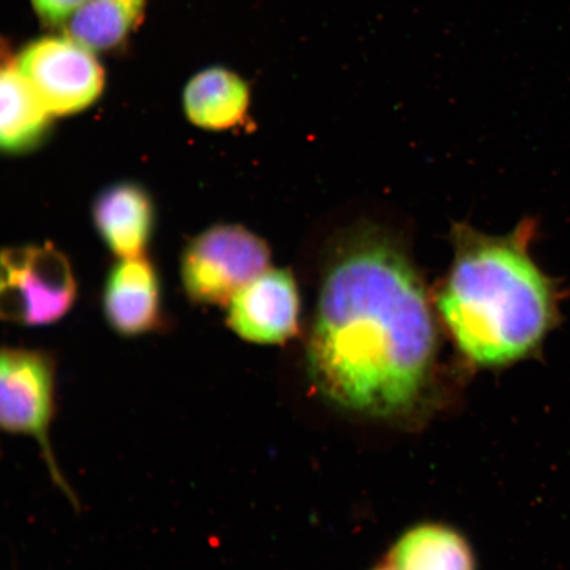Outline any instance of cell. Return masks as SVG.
I'll return each mask as SVG.
<instances>
[{"label": "cell", "mask_w": 570, "mask_h": 570, "mask_svg": "<svg viewBox=\"0 0 570 570\" xmlns=\"http://www.w3.org/2000/svg\"><path fill=\"white\" fill-rule=\"evenodd\" d=\"M434 347L430 302L401 249L370 237L338 255L320 291L308 351L327 397L380 415L401 410L422 387Z\"/></svg>", "instance_id": "6da1fadb"}, {"label": "cell", "mask_w": 570, "mask_h": 570, "mask_svg": "<svg viewBox=\"0 0 570 570\" xmlns=\"http://www.w3.org/2000/svg\"><path fill=\"white\" fill-rule=\"evenodd\" d=\"M534 225L502 237L462 226L438 305L455 344L482 366H504L537 351L559 321V289L534 262Z\"/></svg>", "instance_id": "7a4b0ae2"}, {"label": "cell", "mask_w": 570, "mask_h": 570, "mask_svg": "<svg viewBox=\"0 0 570 570\" xmlns=\"http://www.w3.org/2000/svg\"><path fill=\"white\" fill-rule=\"evenodd\" d=\"M56 413V366L51 355L31 348H0V430L30 438L45 454L49 473L71 501L52 449Z\"/></svg>", "instance_id": "3957f363"}, {"label": "cell", "mask_w": 570, "mask_h": 570, "mask_svg": "<svg viewBox=\"0 0 570 570\" xmlns=\"http://www.w3.org/2000/svg\"><path fill=\"white\" fill-rule=\"evenodd\" d=\"M76 295L70 263L53 245L0 252V318L24 326L49 325L67 315Z\"/></svg>", "instance_id": "277c9868"}, {"label": "cell", "mask_w": 570, "mask_h": 570, "mask_svg": "<svg viewBox=\"0 0 570 570\" xmlns=\"http://www.w3.org/2000/svg\"><path fill=\"white\" fill-rule=\"evenodd\" d=\"M269 248L239 225H217L197 235L181 256V279L190 301L225 305L268 269Z\"/></svg>", "instance_id": "5b68a950"}, {"label": "cell", "mask_w": 570, "mask_h": 570, "mask_svg": "<svg viewBox=\"0 0 570 570\" xmlns=\"http://www.w3.org/2000/svg\"><path fill=\"white\" fill-rule=\"evenodd\" d=\"M17 68L52 116H70L102 95L105 71L96 57L70 38H45L21 52Z\"/></svg>", "instance_id": "8992f818"}, {"label": "cell", "mask_w": 570, "mask_h": 570, "mask_svg": "<svg viewBox=\"0 0 570 570\" xmlns=\"http://www.w3.org/2000/svg\"><path fill=\"white\" fill-rule=\"evenodd\" d=\"M301 297L288 269H267L229 303L227 323L255 344H282L297 331Z\"/></svg>", "instance_id": "52a82bcc"}, {"label": "cell", "mask_w": 570, "mask_h": 570, "mask_svg": "<svg viewBox=\"0 0 570 570\" xmlns=\"http://www.w3.org/2000/svg\"><path fill=\"white\" fill-rule=\"evenodd\" d=\"M158 274L145 256L125 258L107 277L104 309L107 323L125 337L151 333L161 323Z\"/></svg>", "instance_id": "ba28073f"}, {"label": "cell", "mask_w": 570, "mask_h": 570, "mask_svg": "<svg viewBox=\"0 0 570 570\" xmlns=\"http://www.w3.org/2000/svg\"><path fill=\"white\" fill-rule=\"evenodd\" d=\"M92 218L112 253L122 259L137 258L145 254L154 233L153 198L139 184H112L96 198Z\"/></svg>", "instance_id": "9c48e42d"}, {"label": "cell", "mask_w": 570, "mask_h": 570, "mask_svg": "<svg viewBox=\"0 0 570 570\" xmlns=\"http://www.w3.org/2000/svg\"><path fill=\"white\" fill-rule=\"evenodd\" d=\"M252 90L244 77L224 67L199 71L184 90V110L191 124L210 131L244 124Z\"/></svg>", "instance_id": "30bf717a"}, {"label": "cell", "mask_w": 570, "mask_h": 570, "mask_svg": "<svg viewBox=\"0 0 570 570\" xmlns=\"http://www.w3.org/2000/svg\"><path fill=\"white\" fill-rule=\"evenodd\" d=\"M51 117L17 66L0 68V153L20 155L40 147Z\"/></svg>", "instance_id": "8fae6325"}, {"label": "cell", "mask_w": 570, "mask_h": 570, "mask_svg": "<svg viewBox=\"0 0 570 570\" xmlns=\"http://www.w3.org/2000/svg\"><path fill=\"white\" fill-rule=\"evenodd\" d=\"M147 0H85L68 20V38L91 52L109 51L138 27Z\"/></svg>", "instance_id": "7c38bea8"}, {"label": "cell", "mask_w": 570, "mask_h": 570, "mask_svg": "<svg viewBox=\"0 0 570 570\" xmlns=\"http://www.w3.org/2000/svg\"><path fill=\"white\" fill-rule=\"evenodd\" d=\"M395 570H475L465 540L440 525H422L404 534L391 552Z\"/></svg>", "instance_id": "4fadbf2b"}, {"label": "cell", "mask_w": 570, "mask_h": 570, "mask_svg": "<svg viewBox=\"0 0 570 570\" xmlns=\"http://www.w3.org/2000/svg\"><path fill=\"white\" fill-rule=\"evenodd\" d=\"M83 2L85 0H32L39 16L52 24L69 20Z\"/></svg>", "instance_id": "5bb4252c"}, {"label": "cell", "mask_w": 570, "mask_h": 570, "mask_svg": "<svg viewBox=\"0 0 570 570\" xmlns=\"http://www.w3.org/2000/svg\"><path fill=\"white\" fill-rule=\"evenodd\" d=\"M380 570H387V569H380Z\"/></svg>", "instance_id": "9a60e30c"}]
</instances>
